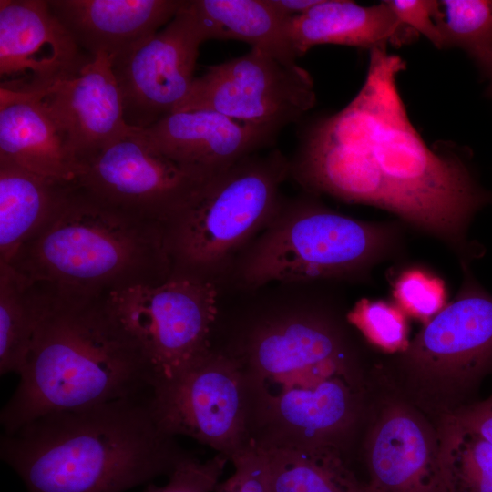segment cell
<instances>
[{"instance_id": "30", "label": "cell", "mask_w": 492, "mask_h": 492, "mask_svg": "<svg viewBox=\"0 0 492 492\" xmlns=\"http://www.w3.org/2000/svg\"><path fill=\"white\" fill-rule=\"evenodd\" d=\"M395 298L402 309L426 319L443 309L445 289L441 281L421 271H408L398 279Z\"/></svg>"}, {"instance_id": "18", "label": "cell", "mask_w": 492, "mask_h": 492, "mask_svg": "<svg viewBox=\"0 0 492 492\" xmlns=\"http://www.w3.org/2000/svg\"><path fill=\"white\" fill-rule=\"evenodd\" d=\"M77 45L90 56L111 58L159 31L181 0H48Z\"/></svg>"}, {"instance_id": "3", "label": "cell", "mask_w": 492, "mask_h": 492, "mask_svg": "<svg viewBox=\"0 0 492 492\" xmlns=\"http://www.w3.org/2000/svg\"><path fill=\"white\" fill-rule=\"evenodd\" d=\"M152 392L42 415L0 441L26 492H126L187 455L159 425Z\"/></svg>"}, {"instance_id": "29", "label": "cell", "mask_w": 492, "mask_h": 492, "mask_svg": "<svg viewBox=\"0 0 492 492\" xmlns=\"http://www.w3.org/2000/svg\"><path fill=\"white\" fill-rule=\"evenodd\" d=\"M233 474L215 492H272L269 458L264 445L250 440L230 459Z\"/></svg>"}, {"instance_id": "8", "label": "cell", "mask_w": 492, "mask_h": 492, "mask_svg": "<svg viewBox=\"0 0 492 492\" xmlns=\"http://www.w3.org/2000/svg\"><path fill=\"white\" fill-rule=\"evenodd\" d=\"M210 178L167 158L134 128L87 161L76 183L108 206L163 225Z\"/></svg>"}, {"instance_id": "35", "label": "cell", "mask_w": 492, "mask_h": 492, "mask_svg": "<svg viewBox=\"0 0 492 492\" xmlns=\"http://www.w3.org/2000/svg\"><path fill=\"white\" fill-rule=\"evenodd\" d=\"M481 68L486 72L489 79L488 94L492 97V51Z\"/></svg>"}, {"instance_id": "7", "label": "cell", "mask_w": 492, "mask_h": 492, "mask_svg": "<svg viewBox=\"0 0 492 492\" xmlns=\"http://www.w3.org/2000/svg\"><path fill=\"white\" fill-rule=\"evenodd\" d=\"M219 289L216 282L173 272L161 283L108 296L142 344L154 387L176 378L212 348Z\"/></svg>"}, {"instance_id": "1", "label": "cell", "mask_w": 492, "mask_h": 492, "mask_svg": "<svg viewBox=\"0 0 492 492\" xmlns=\"http://www.w3.org/2000/svg\"><path fill=\"white\" fill-rule=\"evenodd\" d=\"M405 68L386 49L370 50L362 88L306 133L291 171L311 191L388 210L466 255L468 226L490 194L414 128L396 84Z\"/></svg>"}, {"instance_id": "26", "label": "cell", "mask_w": 492, "mask_h": 492, "mask_svg": "<svg viewBox=\"0 0 492 492\" xmlns=\"http://www.w3.org/2000/svg\"><path fill=\"white\" fill-rule=\"evenodd\" d=\"M444 492H492V445L454 415L438 443Z\"/></svg>"}, {"instance_id": "12", "label": "cell", "mask_w": 492, "mask_h": 492, "mask_svg": "<svg viewBox=\"0 0 492 492\" xmlns=\"http://www.w3.org/2000/svg\"><path fill=\"white\" fill-rule=\"evenodd\" d=\"M45 0L0 1V88L42 95L91 60Z\"/></svg>"}, {"instance_id": "16", "label": "cell", "mask_w": 492, "mask_h": 492, "mask_svg": "<svg viewBox=\"0 0 492 492\" xmlns=\"http://www.w3.org/2000/svg\"><path fill=\"white\" fill-rule=\"evenodd\" d=\"M40 96L82 168L134 129L125 122L121 95L108 55L93 56L76 77L56 83Z\"/></svg>"}, {"instance_id": "4", "label": "cell", "mask_w": 492, "mask_h": 492, "mask_svg": "<svg viewBox=\"0 0 492 492\" xmlns=\"http://www.w3.org/2000/svg\"><path fill=\"white\" fill-rule=\"evenodd\" d=\"M5 264L44 291L86 297L159 284L173 273L162 224L108 206L77 183Z\"/></svg>"}, {"instance_id": "28", "label": "cell", "mask_w": 492, "mask_h": 492, "mask_svg": "<svg viewBox=\"0 0 492 492\" xmlns=\"http://www.w3.org/2000/svg\"><path fill=\"white\" fill-rule=\"evenodd\" d=\"M348 320L373 343L387 351L405 349L407 324L402 310L382 301L362 300Z\"/></svg>"}, {"instance_id": "22", "label": "cell", "mask_w": 492, "mask_h": 492, "mask_svg": "<svg viewBox=\"0 0 492 492\" xmlns=\"http://www.w3.org/2000/svg\"><path fill=\"white\" fill-rule=\"evenodd\" d=\"M75 185L0 160V262L42 229Z\"/></svg>"}, {"instance_id": "17", "label": "cell", "mask_w": 492, "mask_h": 492, "mask_svg": "<svg viewBox=\"0 0 492 492\" xmlns=\"http://www.w3.org/2000/svg\"><path fill=\"white\" fill-rule=\"evenodd\" d=\"M372 492H444L438 444L406 407L386 408L367 442Z\"/></svg>"}, {"instance_id": "23", "label": "cell", "mask_w": 492, "mask_h": 492, "mask_svg": "<svg viewBox=\"0 0 492 492\" xmlns=\"http://www.w3.org/2000/svg\"><path fill=\"white\" fill-rule=\"evenodd\" d=\"M185 7L205 41H241L287 65L297 64L286 32L287 20L268 0H190Z\"/></svg>"}, {"instance_id": "19", "label": "cell", "mask_w": 492, "mask_h": 492, "mask_svg": "<svg viewBox=\"0 0 492 492\" xmlns=\"http://www.w3.org/2000/svg\"><path fill=\"white\" fill-rule=\"evenodd\" d=\"M0 160L76 182L82 165L39 94L0 88Z\"/></svg>"}, {"instance_id": "15", "label": "cell", "mask_w": 492, "mask_h": 492, "mask_svg": "<svg viewBox=\"0 0 492 492\" xmlns=\"http://www.w3.org/2000/svg\"><path fill=\"white\" fill-rule=\"evenodd\" d=\"M141 132L161 154L208 177L268 147L278 133L210 109L173 112Z\"/></svg>"}, {"instance_id": "6", "label": "cell", "mask_w": 492, "mask_h": 492, "mask_svg": "<svg viewBox=\"0 0 492 492\" xmlns=\"http://www.w3.org/2000/svg\"><path fill=\"white\" fill-rule=\"evenodd\" d=\"M291 164L279 151L251 155L210 178L164 223L173 272L219 283L233 260L276 214Z\"/></svg>"}, {"instance_id": "2", "label": "cell", "mask_w": 492, "mask_h": 492, "mask_svg": "<svg viewBox=\"0 0 492 492\" xmlns=\"http://www.w3.org/2000/svg\"><path fill=\"white\" fill-rule=\"evenodd\" d=\"M44 292L26 364L0 414L4 434L46 414L153 391L148 355L108 296Z\"/></svg>"}, {"instance_id": "5", "label": "cell", "mask_w": 492, "mask_h": 492, "mask_svg": "<svg viewBox=\"0 0 492 492\" xmlns=\"http://www.w3.org/2000/svg\"><path fill=\"white\" fill-rule=\"evenodd\" d=\"M398 241L393 224L354 219L311 200L282 201L228 272L246 289L355 278L384 260Z\"/></svg>"}, {"instance_id": "13", "label": "cell", "mask_w": 492, "mask_h": 492, "mask_svg": "<svg viewBox=\"0 0 492 492\" xmlns=\"http://www.w3.org/2000/svg\"><path fill=\"white\" fill-rule=\"evenodd\" d=\"M456 299L437 313L405 348L415 372L458 384L492 364V295L467 272ZM428 378V379H429Z\"/></svg>"}, {"instance_id": "34", "label": "cell", "mask_w": 492, "mask_h": 492, "mask_svg": "<svg viewBox=\"0 0 492 492\" xmlns=\"http://www.w3.org/2000/svg\"><path fill=\"white\" fill-rule=\"evenodd\" d=\"M272 8L284 19L305 14L320 0H268Z\"/></svg>"}, {"instance_id": "33", "label": "cell", "mask_w": 492, "mask_h": 492, "mask_svg": "<svg viewBox=\"0 0 492 492\" xmlns=\"http://www.w3.org/2000/svg\"><path fill=\"white\" fill-rule=\"evenodd\" d=\"M456 418L492 445V396L466 408Z\"/></svg>"}, {"instance_id": "24", "label": "cell", "mask_w": 492, "mask_h": 492, "mask_svg": "<svg viewBox=\"0 0 492 492\" xmlns=\"http://www.w3.org/2000/svg\"><path fill=\"white\" fill-rule=\"evenodd\" d=\"M272 492H372L333 445L263 444Z\"/></svg>"}, {"instance_id": "31", "label": "cell", "mask_w": 492, "mask_h": 492, "mask_svg": "<svg viewBox=\"0 0 492 492\" xmlns=\"http://www.w3.org/2000/svg\"><path fill=\"white\" fill-rule=\"evenodd\" d=\"M227 460L221 454L204 462L187 456L168 476L164 486L151 485L145 492H215Z\"/></svg>"}, {"instance_id": "25", "label": "cell", "mask_w": 492, "mask_h": 492, "mask_svg": "<svg viewBox=\"0 0 492 492\" xmlns=\"http://www.w3.org/2000/svg\"><path fill=\"white\" fill-rule=\"evenodd\" d=\"M45 302V292L0 262V373L22 372Z\"/></svg>"}, {"instance_id": "14", "label": "cell", "mask_w": 492, "mask_h": 492, "mask_svg": "<svg viewBox=\"0 0 492 492\" xmlns=\"http://www.w3.org/2000/svg\"><path fill=\"white\" fill-rule=\"evenodd\" d=\"M246 355L251 373L276 384L350 371L343 332L325 311H286L255 329Z\"/></svg>"}, {"instance_id": "10", "label": "cell", "mask_w": 492, "mask_h": 492, "mask_svg": "<svg viewBox=\"0 0 492 492\" xmlns=\"http://www.w3.org/2000/svg\"><path fill=\"white\" fill-rule=\"evenodd\" d=\"M160 428L190 436L231 459L246 441L247 398L237 361L212 348L173 380L153 388Z\"/></svg>"}, {"instance_id": "32", "label": "cell", "mask_w": 492, "mask_h": 492, "mask_svg": "<svg viewBox=\"0 0 492 492\" xmlns=\"http://www.w3.org/2000/svg\"><path fill=\"white\" fill-rule=\"evenodd\" d=\"M391 10L404 25L416 34L423 35L437 48L445 43L436 24L438 1L436 0H385Z\"/></svg>"}, {"instance_id": "21", "label": "cell", "mask_w": 492, "mask_h": 492, "mask_svg": "<svg viewBox=\"0 0 492 492\" xmlns=\"http://www.w3.org/2000/svg\"><path fill=\"white\" fill-rule=\"evenodd\" d=\"M349 376L281 385L270 395L268 415L282 433V439L272 444L333 445L331 437L346 429L356 415V394Z\"/></svg>"}, {"instance_id": "9", "label": "cell", "mask_w": 492, "mask_h": 492, "mask_svg": "<svg viewBox=\"0 0 492 492\" xmlns=\"http://www.w3.org/2000/svg\"><path fill=\"white\" fill-rule=\"evenodd\" d=\"M315 100L313 78L304 68L251 48L208 67L177 111L210 109L279 131L309 111Z\"/></svg>"}, {"instance_id": "11", "label": "cell", "mask_w": 492, "mask_h": 492, "mask_svg": "<svg viewBox=\"0 0 492 492\" xmlns=\"http://www.w3.org/2000/svg\"><path fill=\"white\" fill-rule=\"evenodd\" d=\"M185 5L163 29L111 58L131 128L145 129L177 111L190 91L205 39Z\"/></svg>"}, {"instance_id": "20", "label": "cell", "mask_w": 492, "mask_h": 492, "mask_svg": "<svg viewBox=\"0 0 492 492\" xmlns=\"http://www.w3.org/2000/svg\"><path fill=\"white\" fill-rule=\"evenodd\" d=\"M286 32L297 56L317 45L386 49L417 35L401 23L385 1L364 6L348 0H320L303 15L286 21Z\"/></svg>"}, {"instance_id": "27", "label": "cell", "mask_w": 492, "mask_h": 492, "mask_svg": "<svg viewBox=\"0 0 492 492\" xmlns=\"http://www.w3.org/2000/svg\"><path fill=\"white\" fill-rule=\"evenodd\" d=\"M436 20L445 47L462 48L485 64L492 51V0L438 1Z\"/></svg>"}]
</instances>
